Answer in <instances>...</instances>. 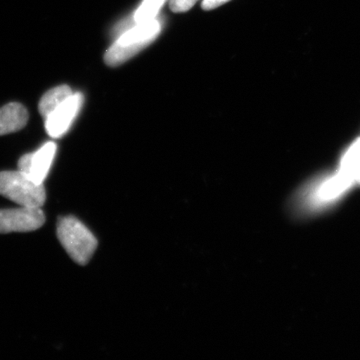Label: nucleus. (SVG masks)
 Returning <instances> with one entry per match:
<instances>
[{
    "label": "nucleus",
    "mask_w": 360,
    "mask_h": 360,
    "mask_svg": "<svg viewBox=\"0 0 360 360\" xmlns=\"http://www.w3.org/2000/svg\"><path fill=\"white\" fill-rule=\"evenodd\" d=\"M161 25L158 20L136 23L134 27L123 33L111 45L104 56L106 65L116 68L127 63L137 53L143 51L160 34Z\"/></svg>",
    "instance_id": "1"
},
{
    "label": "nucleus",
    "mask_w": 360,
    "mask_h": 360,
    "mask_svg": "<svg viewBox=\"0 0 360 360\" xmlns=\"http://www.w3.org/2000/svg\"><path fill=\"white\" fill-rule=\"evenodd\" d=\"M58 238L68 255L80 265L86 264L96 250V236L75 217L58 219Z\"/></svg>",
    "instance_id": "2"
},
{
    "label": "nucleus",
    "mask_w": 360,
    "mask_h": 360,
    "mask_svg": "<svg viewBox=\"0 0 360 360\" xmlns=\"http://www.w3.org/2000/svg\"><path fill=\"white\" fill-rule=\"evenodd\" d=\"M0 194L26 207L41 208L46 200L44 184L33 181L20 170L0 172Z\"/></svg>",
    "instance_id": "3"
},
{
    "label": "nucleus",
    "mask_w": 360,
    "mask_h": 360,
    "mask_svg": "<svg viewBox=\"0 0 360 360\" xmlns=\"http://www.w3.org/2000/svg\"><path fill=\"white\" fill-rule=\"evenodd\" d=\"M45 222L41 208L26 207L0 210V233L37 231Z\"/></svg>",
    "instance_id": "4"
},
{
    "label": "nucleus",
    "mask_w": 360,
    "mask_h": 360,
    "mask_svg": "<svg viewBox=\"0 0 360 360\" xmlns=\"http://www.w3.org/2000/svg\"><path fill=\"white\" fill-rule=\"evenodd\" d=\"M56 144L49 141L34 153H26L18 160V170L37 184H44L56 158Z\"/></svg>",
    "instance_id": "5"
},
{
    "label": "nucleus",
    "mask_w": 360,
    "mask_h": 360,
    "mask_svg": "<svg viewBox=\"0 0 360 360\" xmlns=\"http://www.w3.org/2000/svg\"><path fill=\"white\" fill-rule=\"evenodd\" d=\"M84 103V96L80 92L72 94L56 110L45 118V129L53 139L65 135L70 129Z\"/></svg>",
    "instance_id": "6"
},
{
    "label": "nucleus",
    "mask_w": 360,
    "mask_h": 360,
    "mask_svg": "<svg viewBox=\"0 0 360 360\" xmlns=\"http://www.w3.org/2000/svg\"><path fill=\"white\" fill-rule=\"evenodd\" d=\"M27 110L22 104L11 103L0 108V135L13 134L25 127L28 122Z\"/></svg>",
    "instance_id": "7"
},
{
    "label": "nucleus",
    "mask_w": 360,
    "mask_h": 360,
    "mask_svg": "<svg viewBox=\"0 0 360 360\" xmlns=\"http://www.w3.org/2000/svg\"><path fill=\"white\" fill-rule=\"evenodd\" d=\"M72 90L68 85L63 84L54 87L42 96L39 101L40 115L46 118L52 111L56 110L63 101L72 94Z\"/></svg>",
    "instance_id": "8"
},
{
    "label": "nucleus",
    "mask_w": 360,
    "mask_h": 360,
    "mask_svg": "<svg viewBox=\"0 0 360 360\" xmlns=\"http://www.w3.org/2000/svg\"><path fill=\"white\" fill-rule=\"evenodd\" d=\"M340 172L354 179L355 182L360 179V139L343 155Z\"/></svg>",
    "instance_id": "9"
},
{
    "label": "nucleus",
    "mask_w": 360,
    "mask_h": 360,
    "mask_svg": "<svg viewBox=\"0 0 360 360\" xmlns=\"http://www.w3.org/2000/svg\"><path fill=\"white\" fill-rule=\"evenodd\" d=\"M165 1V0H144L143 4L134 14L135 22L143 23L155 20V16L158 15Z\"/></svg>",
    "instance_id": "10"
},
{
    "label": "nucleus",
    "mask_w": 360,
    "mask_h": 360,
    "mask_svg": "<svg viewBox=\"0 0 360 360\" xmlns=\"http://www.w3.org/2000/svg\"><path fill=\"white\" fill-rule=\"evenodd\" d=\"M198 0H170L169 7L174 13H186L193 8Z\"/></svg>",
    "instance_id": "11"
},
{
    "label": "nucleus",
    "mask_w": 360,
    "mask_h": 360,
    "mask_svg": "<svg viewBox=\"0 0 360 360\" xmlns=\"http://www.w3.org/2000/svg\"><path fill=\"white\" fill-rule=\"evenodd\" d=\"M231 1V0H203L202 8L205 11H212L217 7L224 6V4Z\"/></svg>",
    "instance_id": "12"
},
{
    "label": "nucleus",
    "mask_w": 360,
    "mask_h": 360,
    "mask_svg": "<svg viewBox=\"0 0 360 360\" xmlns=\"http://www.w3.org/2000/svg\"><path fill=\"white\" fill-rule=\"evenodd\" d=\"M357 182H359V184H360V179H359V181H357Z\"/></svg>",
    "instance_id": "13"
}]
</instances>
